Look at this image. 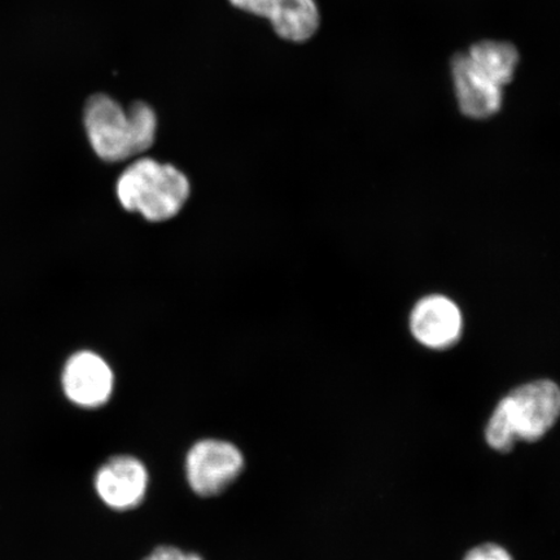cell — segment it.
Returning a JSON list of instances; mask_svg holds the SVG:
<instances>
[{"mask_svg":"<svg viewBox=\"0 0 560 560\" xmlns=\"http://www.w3.org/2000/svg\"><path fill=\"white\" fill-rule=\"evenodd\" d=\"M85 129L97 156L107 163H120L151 149L158 117L147 103L136 102L125 109L112 97L97 94L86 103Z\"/></svg>","mask_w":560,"mask_h":560,"instance_id":"6da1fadb","label":"cell"},{"mask_svg":"<svg viewBox=\"0 0 560 560\" xmlns=\"http://www.w3.org/2000/svg\"><path fill=\"white\" fill-rule=\"evenodd\" d=\"M560 417V388L555 382L538 381L511 392L497 406L487 425V443L509 452L515 441H537Z\"/></svg>","mask_w":560,"mask_h":560,"instance_id":"7a4b0ae2","label":"cell"},{"mask_svg":"<svg viewBox=\"0 0 560 560\" xmlns=\"http://www.w3.org/2000/svg\"><path fill=\"white\" fill-rule=\"evenodd\" d=\"M116 194L124 209L142 214L145 220L163 222L184 208L190 196V182L177 167L144 158L120 175Z\"/></svg>","mask_w":560,"mask_h":560,"instance_id":"3957f363","label":"cell"},{"mask_svg":"<svg viewBox=\"0 0 560 560\" xmlns=\"http://www.w3.org/2000/svg\"><path fill=\"white\" fill-rule=\"evenodd\" d=\"M240 447L225 440L205 439L191 446L186 457V478L195 494L220 495L244 470Z\"/></svg>","mask_w":560,"mask_h":560,"instance_id":"277c9868","label":"cell"},{"mask_svg":"<svg viewBox=\"0 0 560 560\" xmlns=\"http://www.w3.org/2000/svg\"><path fill=\"white\" fill-rule=\"evenodd\" d=\"M60 389L66 401L75 409H102L114 396L115 374L102 355L80 350L62 366Z\"/></svg>","mask_w":560,"mask_h":560,"instance_id":"5b68a950","label":"cell"},{"mask_svg":"<svg viewBox=\"0 0 560 560\" xmlns=\"http://www.w3.org/2000/svg\"><path fill=\"white\" fill-rule=\"evenodd\" d=\"M150 476L142 460L132 455H110L91 478L94 494L104 508L125 513L142 505Z\"/></svg>","mask_w":560,"mask_h":560,"instance_id":"8992f818","label":"cell"},{"mask_svg":"<svg viewBox=\"0 0 560 560\" xmlns=\"http://www.w3.org/2000/svg\"><path fill=\"white\" fill-rule=\"evenodd\" d=\"M252 15L268 19L283 39L305 42L319 26V11L314 0H229Z\"/></svg>","mask_w":560,"mask_h":560,"instance_id":"52a82bcc","label":"cell"},{"mask_svg":"<svg viewBox=\"0 0 560 560\" xmlns=\"http://www.w3.org/2000/svg\"><path fill=\"white\" fill-rule=\"evenodd\" d=\"M410 330L420 345L431 349L450 348L462 332L458 306L445 296L424 298L411 312Z\"/></svg>","mask_w":560,"mask_h":560,"instance_id":"ba28073f","label":"cell"},{"mask_svg":"<svg viewBox=\"0 0 560 560\" xmlns=\"http://www.w3.org/2000/svg\"><path fill=\"white\" fill-rule=\"evenodd\" d=\"M452 73L459 108L466 116L487 118L500 110L502 89L476 72L466 54L454 56Z\"/></svg>","mask_w":560,"mask_h":560,"instance_id":"9c48e42d","label":"cell"},{"mask_svg":"<svg viewBox=\"0 0 560 560\" xmlns=\"http://www.w3.org/2000/svg\"><path fill=\"white\" fill-rule=\"evenodd\" d=\"M466 56L476 72L501 89L513 80L520 62L516 48L506 42H480Z\"/></svg>","mask_w":560,"mask_h":560,"instance_id":"30bf717a","label":"cell"},{"mask_svg":"<svg viewBox=\"0 0 560 560\" xmlns=\"http://www.w3.org/2000/svg\"><path fill=\"white\" fill-rule=\"evenodd\" d=\"M143 560H205L196 552H186L175 546L163 545L159 546L151 552L149 557Z\"/></svg>","mask_w":560,"mask_h":560,"instance_id":"8fae6325","label":"cell"},{"mask_svg":"<svg viewBox=\"0 0 560 560\" xmlns=\"http://www.w3.org/2000/svg\"><path fill=\"white\" fill-rule=\"evenodd\" d=\"M465 560H513L505 549L497 545H482L468 552Z\"/></svg>","mask_w":560,"mask_h":560,"instance_id":"7c38bea8","label":"cell"}]
</instances>
